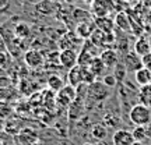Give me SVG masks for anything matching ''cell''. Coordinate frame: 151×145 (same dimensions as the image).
<instances>
[{"label": "cell", "mask_w": 151, "mask_h": 145, "mask_svg": "<svg viewBox=\"0 0 151 145\" xmlns=\"http://www.w3.org/2000/svg\"><path fill=\"white\" fill-rule=\"evenodd\" d=\"M111 88L104 84L102 81H95L91 85L87 86V101H92V102H104L106 101L111 95Z\"/></svg>", "instance_id": "6da1fadb"}, {"label": "cell", "mask_w": 151, "mask_h": 145, "mask_svg": "<svg viewBox=\"0 0 151 145\" xmlns=\"http://www.w3.org/2000/svg\"><path fill=\"white\" fill-rule=\"evenodd\" d=\"M129 119L134 126H148L151 123V109L137 103L130 109Z\"/></svg>", "instance_id": "7a4b0ae2"}, {"label": "cell", "mask_w": 151, "mask_h": 145, "mask_svg": "<svg viewBox=\"0 0 151 145\" xmlns=\"http://www.w3.org/2000/svg\"><path fill=\"white\" fill-rule=\"evenodd\" d=\"M91 14L94 18L98 17H109L115 11V3L113 0H92Z\"/></svg>", "instance_id": "3957f363"}, {"label": "cell", "mask_w": 151, "mask_h": 145, "mask_svg": "<svg viewBox=\"0 0 151 145\" xmlns=\"http://www.w3.org/2000/svg\"><path fill=\"white\" fill-rule=\"evenodd\" d=\"M77 98V89L71 85H65V88L56 94V105L60 108H69Z\"/></svg>", "instance_id": "277c9868"}, {"label": "cell", "mask_w": 151, "mask_h": 145, "mask_svg": "<svg viewBox=\"0 0 151 145\" xmlns=\"http://www.w3.org/2000/svg\"><path fill=\"white\" fill-rule=\"evenodd\" d=\"M81 43H84V41L81 39V38L77 36V34L73 32V31H67V32L62 36V39L59 41V45L62 50H66V49H69V50H76L77 48H83V45Z\"/></svg>", "instance_id": "5b68a950"}, {"label": "cell", "mask_w": 151, "mask_h": 145, "mask_svg": "<svg viewBox=\"0 0 151 145\" xmlns=\"http://www.w3.org/2000/svg\"><path fill=\"white\" fill-rule=\"evenodd\" d=\"M115 39H116V38H115V34H105L95 28V31L92 32V35L90 36L88 41H90L94 46L102 48V46H109V45L115 43Z\"/></svg>", "instance_id": "8992f818"}, {"label": "cell", "mask_w": 151, "mask_h": 145, "mask_svg": "<svg viewBox=\"0 0 151 145\" xmlns=\"http://www.w3.org/2000/svg\"><path fill=\"white\" fill-rule=\"evenodd\" d=\"M35 11L43 17H52L58 14L59 4L52 0H39L38 3H35Z\"/></svg>", "instance_id": "52a82bcc"}, {"label": "cell", "mask_w": 151, "mask_h": 145, "mask_svg": "<svg viewBox=\"0 0 151 145\" xmlns=\"http://www.w3.org/2000/svg\"><path fill=\"white\" fill-rule=\"evenodd\" d=\"M77 57L78 53L76 50H62L59 53V61H60V67H63L66 70H71L73 67L77 66Z\"/></svg>", "instance_id": "ba28073f"}, {"label": "cell", "mask_w": 151, "mask_h": 145, "mask_svg": "<svg viewBox=\"0 0 151 145\" xmlns=\"http://www.w3.org/2000/svg\"><path fill=\"white\" fill-rule=\"evenodd\" d=\"M123 67L129 73H136L137 70H140L143 67L141 57L139 54H136L134 52H127L123 56Z\"/></svg>", "instance_id": "9c48e42d"}, {"label": "cell", "mask_w": 151, "mask_h": 145, "mask_svg": "<svg viewBox=\"0 0 151 145\" xmlns=\"http://www.w3.org/2000/svg\"><path fill=\"white\" fill-rule=\"evenodd\" d=\"M24 61H25V64L28 67L38 69V67H42L45 64V56L39 50L31 49V50H28L27 53L24 54Z\"/></svg>", "instance_id": "30bf717a"}, {"label": "cell", "mask_w": 151, "mask_h": 145, "mask_svg": "<svg viewBox=\"0 0 151 145\" xmlns=\"http://www.w3.org/2000/svg\"><path fill=\"white\" fill-rule=\"evenodd\" d=\"M38 134L34 131L32 129H21V131L16 135V142L17 145H31L34 142H37Z\"/></svg>", "instance_id": "8fae6325"}, {"label": "cell", "mask_w": 151, "mask_h": 145, "mask_svg": "<svg viewBox=\"0 0 151 145\" xmlns=\"http://www.w3.org/2000/svg\"><path fill=\"white\" fill-rule=\"evenodd\" d=\"M67 78H69V85L78 88L80 85L84 84V67L81 66H76L67 73Z\"/></svg>", "instance_id": "7c38bea8"}, {"label": "cell", "mask_w": 151, "mask_h": 145, "mask_svg": "<svg viewBox=\"0 0 151 145\" xmlns=\"http://www.w3.org/2000/svg\"><path fill=\"white\" fill-rule=\"evenodd\" d=\"M134 142L133 134L129 130H116L112 135L113 145H132Z\"/></svg>", "instance_id": "4fadbf2b"}, {"label": "cell", "mask_w": 151, "mask_h": 145, "mask_svg": "<svg viewBox=\"0 0 151 145\" xmlns=\"http://www.w3.org/2000/svg\"><path fill=\"white\" fill-rule=\"evenodd\" d=\"M99 59L102 60V63L106 66V69H115L119 64V56L113 49H105L99 53Z\"/></svg>", "instance_id": "5bb4252c"}, {"label": "cell", "mask_w": 151, "mask_h": 145, "mask_svg": "<svg viewBox=\"0 0 151 145\" xmlns=\"http://www.w3.org/2000/svg\"><path fill=\"white\" fill-rule=\"evenodd\" d=\"M94 24L95 28L102 31L105 34H113L115 31V20H112L111 17H98L94 18Z\"/></svg>", "instance_id": "9a60e30c"}, {"label": "cell", "mask_w": 151, "mask_h": 145, "mask_svg": "<svg viewBox=\"0 0 151 145\" xmlns=\"http://www.w3.org/2000/svg\"><path fill=\"white\" fill-rule=\"evenodd\" d=\"M95 31V24H94V20L88 22H81V24H77L76 27V34L77 36L81 38L83 41H87L90 39V36L92 35V32Z\"/></svg>", "instance_id": "2e32d148"}, {"label": "cell", "mask_w": 151, "mask_h": 145, "mask_svg": "<svg viewBox=\"0 0 151 145\" xmlns=\"http://www.w3.org/2000/svg\"><path fill=\"white\" fill-rule=\"evenodd\" d=\"M84 114V101L80 96H77L69 106V119L70 120H78Z\"/></svg>", "instance_id": "e0dca14e"}, {"label": "cell", "mask_w": 151, "mask_h": 145, "mask_svg": "<svg viewBox=\"0 0 151 145\" xmlns=\"http://www.w3.org/2000/svg\"><path fill=\"white\" fill-rule=\"evenodd\" d=\"M133 52L136 54H139L140 57L146 56L151 52V45H150V39L146 36H140L137 41L134 42V46H133Z\"/></svg>", "instance_id": "ac0fdd59"}, {"label": "cell", "mask_w": 151, "mask_h": 145, "mask_svg": "<svg viewBox=\"0 0 151 145\" xmlns=\"http://www.w3.org/2000/svg\"><path fill=\"white\" fill-rule=\"evenodd\" d=\"M88 70L91 71L92 74L95 75L97 78H104L105 77V73H106V66L102 63V60L99 59V56L95 57V59L91 61V64L88 66Z\"/></svg>", "instance_id": "d6986e66"}, {"label": "cell", "mask_w": 151, "mask_h": 145, "mask_svg": "<svg viewBox=\"0 0 151 145\" xmlns=\"http://www.w3.org/2000/svg\"><path fill=\"white\" fill-rule=\"evenodd\" d=\"M115 25L123 32H132V24L127 13H118L115 17Z\"/></svg>", "instance_id": "ffe728a7"}, {"label": "cell", "mask_w": 151, "mask_h": 145, "mask_svg": "<svg viewBox=\"0 0 151 145\" xmlns=\"http://www.w3.org/2000/svg\"><path fill=\"white\" fill-rule=\"evenodd\" d=\"M134 81L140 86L150 85V82H151V71L147 70L146 67H141L140 70H137L134 73Z\"/></svg>", "instance_id": "44dd1931"}, {"label": "cell", "mask_w": 151, "mask_h": 145, "mask_svg": "<svg viewBox=\"0 0 151 145\" xmlns=\"http://www.w3.org/2000/svg\"><path fill=\"white\" fill-rule=\"evenodd\" d=\"M137 96H139V103L151 109V85L140 86Z\"/></svg>", "instance_id": "7402d4cb"}, {"label": "cell", "mask_w": 151, "mask_h": 145, "mask_svg": "<svg viewBox=\"0 0 151 145\" xmlns=\"http://www.w3.org/2000/svg\"><path fill=\"white\" fill-rule=\"evenodd\" d=\"M48 86L52 92L58 94L59 91H62V89L65 88V81H63V78L58 74L50 75V77L48 78Z\"/></svg>", "instance_id": "603a6c76"}, {"label": "cell", "mask_w": 151, "mask_h": 145, "mask_svg": "<svg viewBox=\"0 0 151 145\" xmlns=\"http://www.w3.org/2000/svg\"><path fill=\"white\" fill-rule=\"evenodd\" d=\"M91 11H86L83 9H74L71 11V17L77 24H81V22H88V21H92L91 20Z\"/></svg>", "instance_id": "cb8c5ba5"}, {"label": "cell", "mask_w": 151, "mask_h": 145, "mask_svg": "<svg viewBox=\"0 0 151 145\" xmlns=\"http://www.w3.org/2000/svg\"><path fill=\"white\" fill-rule=\"evenodd\" d=\"M14 32H16V36L18 39H25V38H28L31 35V27L25 21H20L16 24Z\"/></svg>", "instance_id": "d4e9b609"}, {"label": "cell", "mask_w": 151, "mask_h": 145, "mask_svg": "<svg viewBox=\"0 0 151 145\" xmlns=\"http://www.w3.org/2000/svg\"><path fill=\"white\" fill-rule=\"evenodd\" d=\"M95 59V56L92 53H90L86 49H81L80 53H78V57H77V66H81V67H88L91 64V61Z\"/></svg>", "instance_id": "484cf974"}, {"label": "cell", "mask_w": 151, "mask_h": 145, "mask_svg": "<svg viewBox=\"0 0 151 145\" xmlns=\"http://www.w3.org/2000/svg\"><path fill=\"white\" fill-rule=\"evenodd\" d=\"M132 134H133L134 141H137V142H144V140L148 137L147 126H134V129L132 130Z\"/></svg>", "instance_id": "4316f807"}, {"label": "cell", "mask_w": 151, "mask_h": 145, "mask_svg": "<svg viewBox=\"0 0 151 145\" xmlns=\"http://www.w3.org/2000/svg\"><path fill=\"white\" fill-rule=\"evenodd\" d=\"M91 135L95 140H104L106 137V129L104 124H95L91 130Z\"/></svg>", "instance_id": "83f0119b"}, {"label": "cell", "mask_w": 151, "mask_h": 145, "mask_svg": "<svg viewBox=\"0 0 151 145\" xmlns=\"http://www.w3.org/2000/svg\"><path fill=\"white\" fill-rule=\"evenodd\" d=\"M116 81H118V80H116V77H115V75H112V74H106L102 78V82L108 86V88H112V86L116 85Z\"/></svg>", "instance_id": "f1b7e54d"}, {"label": "cell", "mask_w": 151, "mask_h": 145, "mask_svg": "<svg viewBox=\"0 0 151 145\" xmlns=\"http://www.w3.org/2000/svg\"><path fill=\"white\" fill-rule=\"evenodd\" d=\"M141 63H143V67H146L147 70L151 71V52L141 57Z\"/></svg>", "instance_id": "f546056e"}, {"label": "cell", "mask_w": 151, "mask_h": 145, "mask_svg": "<svg viewBox=\"0 0 151 145\" xmlns=\"http://www.w3.org/2000/svg\"><path fill=\"white\" fill-rule=\"evenodd\" d=\"M10 7V0H0V14H3Z\"/></svg>", "instance_id": "4dcf8cb0"}, {"label": "cell", "mask_w": 151, "mask_h": 145, "mask_svg": "<svg viewBox=\"0 0 151 145\" xmlns=\"http://www.w3.org/2000/svg\"><path fill=\"white\" fill-rule=\"evenodd\" d=\"M7 60H9V54H7V52H6V50L0 52V67H3Z\"/></svg>", "instance_id": "1f68e13d"}, {"label": "cell", "mask_w": 151, "mask_h": 145, "mask_svg": "<svg viewBox=\"0 0 151 145\" xmlns=\"http://www.w3.org/2000/svg\"><path fill=\"white\" fill-rule=\"evenodd\" d=\"M3 50H6V46H4V42H3L1 36H0V52H3Z\"/></svg>", "instance_id": "d6a6232c"}, {"label": "cell", "mask_w": 151, "mask_h": 145, "mask_svg": "<svg viewBox=\"0 0 151 145\" xmlns=\"http://www.w3.org/2000/svg\"><path fill=\"white\" fill-rule=\"evenodd\" d=\"M31 145H45V144L41 142V141H37V142H34V144H31Z\"/></svg>", "instance_id": "836d02e7"}, {"label": "cell", "mask_w": 151, "mask_h": 145, "mask_svg": "<svg viewBox=\"0 0 151 145\" xmlns=\"http://www.w3.org/2000/svg\"><path fill=\"white\" fill-rule=\"evenodd\" d=\"M132 145H144V142H137V141H134Z\"/></svg>", "instance_id": "e575fe53"}, {"label": "cell", "mask_w": 151, "mask_h": 145, "mask_svg": "<svg viewBox=\"0 0 151 145\" xmlns=\"http://www.w3.org/2000/svg\"><path fill=\"white\" fill-rule=\"evenodd\" d=\"M52 1H55V3H58V4H59V3H62L63 0H52Z\"/></svg>", "instance_id": "d590c367"}, {"label": "cell", "mask_w": 151, "mask_h": 145, "mask_svg": "<svg viewBox=\"0 0 151 145\" xmlns=\"http://www.w3.org/2000/svg\"><path fill=\"white\" fill-rule=\"evenodd\" d=\"M63 1H67V3H74L76 0H63Z\"/></svg>", "instance_id": "8d00e7d4"}, {"label": "cell", "mask_w": 151, "mask_h": 145, "mask_svg": "<svg viewBox=\"0 0 151 145\" xmlns=\"http://www.w3.org/2000/svg\"><path fill=\"white\" fill-rule=\"evenodd\" d=\"M123 1H126V3H133V1H136V0H123Z\"/></svg>", "instance_id": "74e56055"}, {"label": "cell", "mask_w": 151, "mask_h": 145, "mask_svg": "<svg viewBox=\"0 0 151 145\" xmlns=\"http://www.w3.org/2000/svg\"><path fill=\"white\" fill-rule=\"evenodd\" d=\"M83 1H86V3H90V4L92 3V0H83Z\"/></svg>", "instance_id": "f35d334b"}, {"label": "cell", "mask_w": 151, "mask_h": 145, "mask_svg": "<svg viewBox=\"0 0 151 145\" xmlns=\"http://www.w3.org/2000/svg\"><path fill=\"white\" fill-rule=\"evenodd\" d=\"M84 145H92V144H84Z\"/></svg>", "instance_id": "ab89813d"}, {"label": "cell", "mask_w": 151, "mask_h": 145, "mask_svg": "<svg viewBox=\"0 0 151 145\" xmlns=\"http://www.w3.org/2000/svg\"><path fill=\"white\" fill-rule=\"evenodd\" d=\"M0 145H3V144H1V141H0Z\"/></svg>", "instance_id": "60d3db41"}, {"label": "cell", "mask_w": 151, "mask_h": 145, "mask_svg": "<svg viewBox=\"0 0 151 145\" xmlns=\"http://www.w3.org/2000/svg\"><path fill=\"white\" fill-rule=\"evenodd\" d=\"M150 85H151V82H150Z\"/></svg>", "instance_id": "b9f144b4"}]
</instances>
